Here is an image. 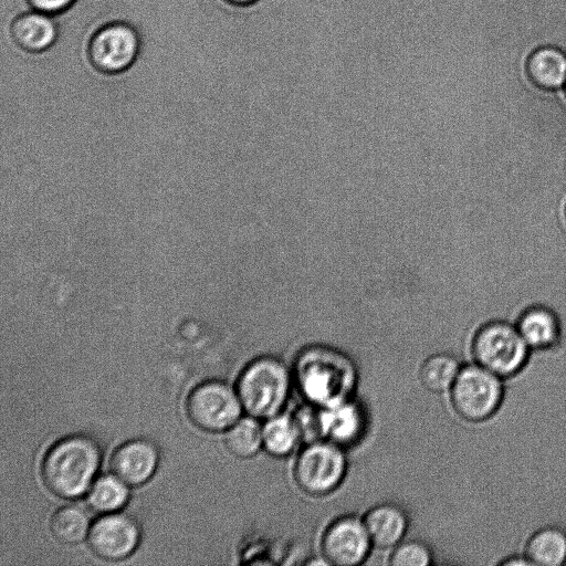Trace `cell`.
<instances>
[{
    "instance_id": "cell-12",
    "label": "cell",
    "mask_w": 566,
    "mask_h": 566,
    "mask_svg": "<svg viewBox=\"0 0 566 566\" xmlns=\"http://www.w3.org/2000/svg\"><path fill=\"white\" fill-rule=\"evenodd\" d=\"M322 439L343 448L359 441L365 428L361 407L352 398L319 408Z\"/></svg>"
},
{
    "instance_id": "cell-24",
    "label": "cell",
    "mask_w": 566,
    "mask_h": 566,
    "mask_svg": "<svg viewBox=\"0 0 566 566\" xmlns=\"http://www.w3.org/2000/svg\"><path fill=\"white\" fill-rule=\"evenodd\" d=\"M32 10H36L50 15H55L66 11L76 0H27Z\"/></svg>"
},
{
    "instance_id": "cell-13",
    "label": "cell",
    "mask_w": 566,
    "mask_h": 566,
    "mask_svg": "<svg viewBox=\"0 0 566 566\" xmlns=\"http://www.w3.org/2000/svg\"><path fill=\"white\" fill-rule=\"evenodd\" d=\"M57 25L52 15L32 10L17 15L10 24V36L28 53L49 50L57 39Z\"/></svg>"
},
{
    "instance_id": "cell-27",
    "label": "cell",
    "mask_w": 566,
    "mask_h": 566,
    "mask_svg": "<svg viewBox=\"0 0 566 566\" xmlns=\"http://www.w3.org/2000/svg\"><path fill=\"white\" fill-rule=\"evenodd\" d=\"M564 87H565V93H566V82H565V84H564Z\"/></svg>"
},
{
    "instance_id": "cell-3",
    "label": "cell",
    "mask_w": 566,
    "mask_h": 566,
    "mask_svg": "<svg viewBox=\"0 0 566 566\" xmlns=\"http://www.w3.org/2000/svg\"><path fill=\"white\" fill-rule=\"evenodd\" d=\"M293 382L287 366L273 356H260L240 373L237 392L244 411L258 419L282 412Z\"/></svg>"
},
{
    "instance_id": "cell-4",
    "label": "cell",
    "mask_w": 566,
    "mask_h": 566,
    "mask_svg": "<svg viewBox=\"0 0 566 566\" xmlns=\"http://www.w3.org/2000/svg\"><path fill=\"white\" fill-rule=\"evenodd\" d=\"M530 353L516 326L504 321L481 325L471 340L474 363L502 379L520 374L530 359Z\"/></svg>"
},
{
    "instance_id": "cell-20",
    "label": "cell",
    "mask_w": 566,
    "mask_h": 566,
    "mask_svg": "<svg viewBox=\"0 0 566 566\" xmlns=\"http://www.w3.org/2000/svg\"><path fill=\"white\" fill-rule=\"evenodd\" d=\"M127 485L114 473L99 476L87 491L90 507L104 514L117 512L128 500Z\"/></svg>"
},
{
    "instance_id": "cell-17",
    "label": "cell",
    "mask_w": 566,
    "mask_h": 566,
    "mask_svg": "<svg viewBox=\"0 0 566 566\" xmlns=\"http://www.w3.org/2000/svg\"><path fill=\"white\" fill-rule=\"evenodd\" d=\"M524 554L535 566L566 564V530L558 525H546L536 530L528 537Z\"/></svg>"
},
{
    "instance_id": "cell-16",
    "label": "cell",
    "mask_w": 566,
    "mask_h": 566,
    "mask_svg": "<svg viewBox=\"0 0 566 566\" xmlns=\"http://www.w3.org/2000/svg\"><path fill=\"white\" fill-rule=\"evenodd\" d=\"M528 80L541 90L555 91L566 82V53L552 45L532 51L525 62Z\"/></svg>"
},
{
    "instance_id": "cell-18",
    "label": "cell",
    "mask_w": 566,
    "mask_h": 566,
    "mask_svg": "<svg viewBox=\"0 0 566 566\" xmlns=\"http://www.w3.org/2000/svg\"><path fill=\"white\" fill-rule=\"evenodd\" d=\"M262 439L263 449L275 458L290 455L302 442L294 417L283 412L264 419Z\"/></svg>"
},
{
    "instance_id": "cell-28",
    "label": "cell",
    "mask_w": 566,
    "mask_h": 566,
    "mask_svg": "<svg viewBox=\"0 0 566 566\" xmlns=\"http://www.w3.org/2000/svg\"><path fill=\"white\" fill-rule=\"evenodd\" d=\"M565 216H566V209H565Z\"/></svg>"
},
{
    "instance_id": "cell-5",
    "label": "cell",
    "mask_w": 566,
    "mask_h": 566,
    "mask_svg": "<svg viewBox=\"0 0 566 566\" xmlns=\"http://www.w3.org/2000/svg\"><path fill=\"white\" fill-rule=\"evenodd\" d=\"M503 380L475 363L463 365L449 390L454 412L472 423L489 420L503 403Z\"/></svg>"
},
{
    "instance_id": "cell-10",
    "label": "cell",
    "mask_w": 566,
    "mask_h": 566,
    "mask_svg": "<svg viewBox=\"0 0 566 566\" xmlns=\"http://www.w3.org/2000/svg\"><path fill=\"white\" fill-rule=\"evenodd\" d=\"M87 537L95 555L106 560H119L129 556L138 546L140 530L132 516L113 512L96 520Z\"/></svg>"
},
{
    "instance_id": "cell-26",
    "label": "cell",
    "mask_w": 566,
    "mask_h": 566,
    "mask_svg": "<svg viewBox=\"0 0 566 566\" xmlns=\"http://www.w3.org/2000/svg\"><path fill=\"white\" fill-rule=\"evenodd\" d=\"M228 4L237 8H245L256 3L259 0H223Z\"/></svg>"
},
{
    "instance_id": "cell-7",
    "label": "cell",
    "mask_w": 566,
    "mask_h": 566,
    "mask_svg": "<svg viewBox=\"0 0 566 566\" xmlns=\"http://www.w3.org/2000/svg\"><path fill=\"white\" fill-rule=\"evenodd\" d=\"M186 410L190 421L209 432L227 431L244 410L237 389L219 380L198 385L189 394Z\"/></svg>"
},
{
    "instance_id": "cell-1",
    "label": "cell",
    "mask_w": 566,
    "mask_h": 566,
    "mask_svg": "<svg viewBox=\"0 0 566 566\" xmlns=\"http://www.w3.org/2000/svg\"><path fill=\"white\" fill-rule=\"evenodd\" d=\"M102 462L99 444L90 436H67L45 453L41 474L45 486L62 499H76L94 482Z\"/></svg>"
},
{
    "instance_id": "cell-19",
    "label": "cell",
    "mask_w": 566,
    "mask_h": 566,
    "mask_svg": "<svg viewBox=\"0 0 566 566\" xmlns=\"http://www.w3.org/2000/svg\"><path fill=\"white\" fill-rule=\"evenodd\" d=\"M462 365L459 359L448 353L429 356L419 369L422 386L434 394L449 391L457 379Z\"/></svg>"
},
{
    "instance_id": "cell-9",
    "label": "cell",
    "mask_w": 566,
    "mask_h": 566,
    "mask_svg": "<svg viewBox=\"0 0 566 566\" xmlns=\"http://www.w3.org/2000/svg\"><path fill=\"white\" fill-rule=\"evenodd\" d=\"M373 543L363 518L344 515L333 521L324 531L321 548L328 565L355 566L369 555Z\"/></svg>"
},
{
    "instance_id": "cell-8",
    "label": "cell",
    "mask_w": 566,
    "mask_h": 566,
    "mask_svg": "<svg viewBox=\"0 0 566 566\" xmlns=\"http://www.w3.org/2000/svg\"><path fill=\"white\" fill-rule=\"evenodd\" d=\"M140 50V39L129 23L115 21L104 24L91 36L87 57L103 74H118L129 69Z\"/></svg>"
},
{
    "instance_id": "cell-23",
    "label": "cell",
    "mask_w": 566,
    "mask_h": 566,
    "mask_svg": "<svg viewBox=\"0 0 566 566\" xmlns=\"http://www.w3.org/2000/svg\"><path fill=\"white\" fill-rule=\"evenodd\" d=\"M432 563L430 548L421 541L400 542L391 551L389 564L392 566H428Z\"/></svg>"
},
{
    "instance_id": "cell-6",
    "label": "cell",
    "mask_w": 566,
    "mask_h": 566,
    "mask_svg": "<svg viewBox=\"0 0 566 566\" xmlns=\"http://www.w3.org/2000/svg\"><path fill=\"white\" fill-rule=\"evenodd\" d=\"M347 471L344 448L326 439L305 443L298 453L293 476L301 491L311 496H325L343 482Z\"/></svg>"
},
{
    "instance_id": "cell-25",
    "label": "cell",
    "mask_w": 566,
    "mask_h": 566,
    "mask_svg": "<svg viewBox=\"0 0 566 566\" xmlns=\"http://www.w3.org/2000/svg\"><path fill=\"white\" fill-rule=\"evenodd\" d=\"M503 566H526L532 565L530 559L526 557V555H513L504 558L502 562L499 563Z\"/></svg>"
},
{
    "instance_id": "cell-14",
    "label": "cell",
    "mask_w": 566,
    "mask_h": 566,
    "mask_svg": "<svg viewBox=\"0 0 566 566\" xmlns=\"http://www.w3.org/2000/svg\"><path fill=\"white\" fill-rule=\"evenodd\" d=\"M374 547L389 549L402 542L408 530V516L398 505L381 503L363 517Z\"/></svg>"
},
{
    "instance_id": "cell-11",
    "label": "cell",
    "mask_w": 566,
    "mask_h": 566,
    "mask_svg": "<svg viewBox=\"0 0 566 566\" xmlns=\"http://www.w3.org/2000/svg\"><path fill=\"white\" fill-rule=\"evenodd\" d=\"M158 461V449L151 441L134 439L113 452L109 464L116 476L128 485L137 486L153 476Z\"/></svg>"
},
{
    "instance_id": "cell-21",
    "label": "cell",
    "mask_w": 566,
    "mask_h": 566,
    "mask_svg": "<svg viewBox=\"0 0 566 566\" xmlns=\"http://www.w3.org/2000/svg\"><path fill=\"white\" fill-rule=\"evenodd\" d=\"M91 516L84 506L70 504L59 509L52 516V534L62 543L75 544L88 535Z\"/></svg>"
},
{
    "instance_id": "cell-15",
    "label": "cell",
    "mask_w": 566,
    "mask_h": 566,
    "mask_svg": "<svg viewBox=\"0 0 566 566\" xmlns=\"http://www.w3.org/2000/svg\"><path fill=\"white\" fill-rule=\"evenodd\" d=\"M515 326L531 350H551L560 343V322L547 307L532 306L525 310Z\"/></svg>"
},
{
    "instance_id": "cell-22",
    "label": "cell",
    "mask_w": 566,
    "mask_h": 566,
    "mask_svg": "<svg viewBox=\"0 0 566 566\" xmlns=\"http://www.w3.org/2000/svg\"><path fill=\"white\" fill-rule=\"evenodd\" d=\"M252 416L241 417L224 436L231 453L239 458H251L263 449L262 424Z\"/></svg>"
},
{
    "instance_id": "cell-2",
    "label": "cell",
    "mask_w": 566,
    "mask_h": 566,
    "mask_svg": "<svg viewBox=\"0 0 566 566\" xmlns=\"http://www.w3.org/2000/svg\"><path fill=\"white\" fill-rule=\"evenodd\" d=\"M293 379L308 403L323 408L350 398L356 382L353 363L335 348L315 345L298 355Z\"/></svg>"
}]
</instances>
